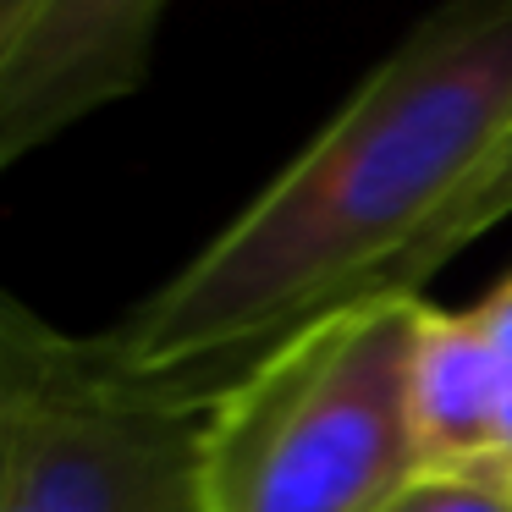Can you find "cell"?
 I'll list each match as a JSON object with an SVG mask.
<instances>
[{"instance_id":"cell-5","label":"cell","mask_w":512,"mask_h":512,"mask_svg":"<svg viewBox=\"0 0 512 512\" xmlns=\"http://www.w3.org/2000/svg\"><path fill=\"white\" fill-rule=\"evenodd\" d=\"M408 430L419 468L512 457L501 435V369L474 309L419 298L408 336Z\"/></svg>"},{"instance_id":"cell-9","label":"cell","mask_w":512,"mask_h":512,"mask_svg":"<svg viewBox=\"0 0 512 512\" xmlns=\"http://www.w3.org/2000/svg\"><path fill=\"white\" fill-rule=\"evenodd\" d=\"M28 309H17L0 292V452H6V408H12V380H17V347H23Z\"/></svg>"},{"instance_id":"cell-10","label":"cell","mask_w":512,"mask_h":512,"mask_svg":"<svg viewBox=\"0 0 512 512\" xmlns=\"http://www.w3.org/2000/svg\"><path fill=\"white\" fill-rule=\"evenodd\" d=\"M34 6H39V0H0V50H6V39L23 28V17L34 12Z\"/></svg>"},{"instance_id":"cell-8","label":"cell","mask_w":512,"mask_h":512,"mask_svg":"<svg viewBox=\"0 0 512 512\" xmlns=\"http://www.w3.org/2000/svg\"><path fill=\"white\" fill-rule=\"evenodd\" d=\"M474 320L501 369V435H507V452H512V270L474 303Z\"/></svg>"},{"instance_id":"cell-4","label":"cell","mask_w":512,"mask_h":512,"mask_svg":"<svg viewBox=\"0 0 512 512\" xmlns=\"http://www.w3.org/2000/svg\"><path fill=\"white\" fill-rule=\"evenodd\" d=\"M171 0H39L0 50V171L144 83Z\"/></svg>"},{"instance_id":"cell-1","label":"cell","mask_w":512,"mask_h":512,"mask_svg":"<svg viewBox=\"0 0 512 512\" xmlns=\"http://www.w3.org/2000/svg\"><path fill=\"white\" fill-rule=\"evenodd\" d=\"M507 144L512 0H441L111 347L155 386L215 391L320 314L402 292Z\"/></svg>"},{"instance_id":"cell-2","label":"cell","mask_w":512,"mask_h":512,"mask_svg":"<svg viewBox=\"0 0 512 512\" xmlns=\"http://www.w3.org/2000/svg\"><path fill=\"white\" fill-rule=\"evenodd\" d=\"M424 292H369L281 336L210 391L204 512H375L419 468L408 336Z\"/></svg>"},{"instance_id":"cell-3","label":"cell","mask_w":512,"mask_h":512,"mask_svg":"<svg viewBox=\"0 0 512 512\" xmlns=\"http://www.w3.org/2000/svg\"><path fill=\"white\" fill-rule=\"evenodd\" d=\"M210 391L155 386L111 336H56L28 314L17 347L0 512H204Z\"/></svg>"},{"instance_id":"cell-7","label":"cell","mask_w":512,"mask_h":512,"mask_svg":"<svg viewBox=\"0 0 512 512\" xmlns=\"http://www.w3.org/2000/svg\"><path fill=\"white\" fill-rule=\"evenodd\" d=\"M507 215H512V144L496 155V166L485 171V182H479V188L452 210V221H446L441 232H435L430 243L419 248V259L408 265V281H402V292H424V281H430L435 270L446 265V259L463 254L468 243H479V237H485L490 226H501Z\"/></svg>"},{"instance_id":"cell-6","label":"cell","mask_w":512,"mask_h":512,"mask_svg":"<svg viewBox=\"0 0 512 512\" xmlns=\"http://www.w3.org/2000/svg\"><path fill=\"white\" fill-rule=\"evenodd\" d=\"M375 512H512V457L413 468Z\"/></svg>"}]
</instances>
